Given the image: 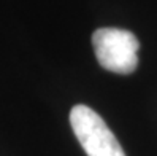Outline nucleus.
I'll return each instance as SVG.
<instances>
[{"label":"nucleus","mask_w":157,"mask_h":156,"mask_svg":"<svg viewBox=\"0 0 157 156\" xmlns=\"http://www.w3.org/2000/svg\"><path fill=\"white\" fill-rule=\"evenodd\" d=\"M92 46L98 64L113 73L128 75L138 66L140 42L128 30L117 27L97 29L92 34Z\"/></svg>","instance_id":"1"},{"label":"nucleus","mask_w":157,"mask_h":156,"mask_svg":"<svg viewBox=\"0 0 157 156\" xmlns=\"http://www.w3.org/2000/svg\"><path fill=\"white\" fill-rule=\"evenodd\" d=\"M70 124L87 156H125L111 129L87 105H75L70 112Z\"/></svg>","instance_id":"2"}]
</instances>
